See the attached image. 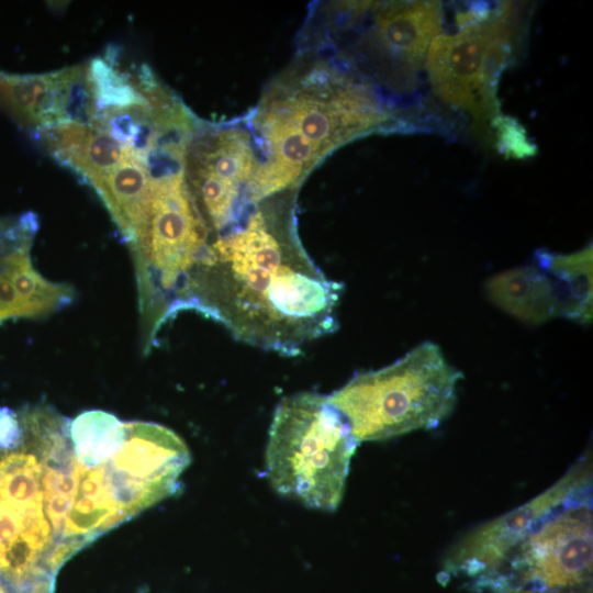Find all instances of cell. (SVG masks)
Segmentation results:
<instances>
[{"label":"cell","mask_w":593,"mask_h":593,"mask_svg":"<svg viewBox=\"0 0 593 593\" xmlns=\"http://www.w3.org/2000/svg\"><path fill=\"white\" fill-rule=\"evenodd\" d=\"M591 494L544 519L511 552L490 593H591Z\"/></svg>","instance_id":"52a82bcc"},{"label":"cell","mask_w":593,"mask_h":593,"mask_svg":"<svg viewBox=\"0 0 593 593\" xmlns=\"http://www.w3.org/2000/svg\"><path fill=\"white\" fill-rule=\"evenodd\" d=\"M535 262L559 278L567 287L581 317V323L592 320V246L560 255L546 250L535 253Z\"/></svg>","instance_id":"2e32d148"},{"label":"cell","mask_w":593,"mask_h":593,"mask_svg":"<svg viewBox=\"0 0 593 593\" xmlns=\"http://www.w3.org/2000/svg\"><path fill=\"white\" fill-rule=\"evenodd\" d=\"M85 65L44 74L0 69V110L31 134L66 122H86Z\"/></svg>","instance_id":"7c38bea8"},{"label":"cell","mask_w":593,"mask_h":593,"mask_svg":"<svg viewBox=\"0 0 593 593\" xmlns=\"http://www.w3.org/2000/svg\"><path fill=\"white\" fill-rule=\"evenodd\" d=\"M254 137L239 125L194 128L184 155V179L211 240L238 228L257 208L251 201L260 164Z\"/></svg>","instance_id":"ba28073f"},{"label":"cell","mask_w":593,"mask_h":593,"mask_svg":"<svg viewBox=\"0 0 593 593\" xmlns=\"http://www.w3.org/2000/svg\"><path fill=\"white\" fill-rule=\"evenodd\" d=\"M358 445L327 395L287 396L269 429L266 466L271 485L307 507L333 512L342 502Z\"/></svg>","instance_id":"277c9868"},{"label":"cell","mask_w":593,"mask_h":593,"mask_svg":"<svg viewBox=\"0 0 593 593\" xmlns=\"http://www.w3.org/2000/svg\"><path fill=\"white\" fill-rule=\"evenodd\" d=\"M210 242L184 169L158 176L128 243L136 267L146 350L160 327L176 315L179 295Z\"/></svg>","instance_id":"5b68a950"},{"label":"cell","mask_w":593,"mask_h":593,"mask_svg":"<svg viewBox=\"0 0 593 593\" xmlns=\"http://www.w3.org/2000/svg\"><path fill=\"white\" fill-rule=\"evenodd\" d=\"M530 593H535V592H530Z\"/></svg>","instance_id":"ac0fdd59"},{"label":"cell","mask_w":593,"mask_h":593,"mask_svg":"<svg viewBox=\"0 0 593 593\" xmlns=\"http://www.w3.org/2000/svg\"><path fill=\"white\" fill-rule=\"evenodd\" d=\"M492 127L496 130V145L502 153L516 158L535 153V147L528 143L525 131L516 121L501 115Z\"/></svg>","instance_id":"e0dca14e"},{"label":"cell","mask_w":593,"mask_h":593,"mask_svg":"<svg viewBox=\"0 0 593 593\" xmlns=\"http://www.w3.org/2000/svg\"><path fill=\"white\" fill-rule=\"evenodd\" d=\"M374 89L322 57H304L272 81L250 118L261 149L251 200L294 190L317 163L343 144L393 127Z\"/></svg>","instance_id":"7a4b0ae2"},{"label":"cell","mask_w":593,"mask_h":593,"mask_svg":"<svg viewBox=\"0 0 593 593\" xmlns=\"http://www.w3.org/2000/svg\"><path fill=\"white\" fill-rule=\"evenodd\" d=\"M489 299L516 320L538 325L563 316L577 321L564 283L533 260L532 265L502 271L486 281Z\"/></svg>","instance_id":"4fadbf2b"},{"label":"cell","mask_w":593,"mask_h":593,"mask_svg":"<svg viewBox=\"0 0 593 593\" xmlns=\"http://www.w3.org/2000/svg\"><path fill=\"white\" fill-rule=\"evenodd\" d=\"M37 216H7L0 231V324L11 318L47 316L69 305L75 289L44 278L33 266L31 248Z\"/></svg>","instance_id":"8fae6325"},{"label":"cell","mask_w":593,"mask_h":593,"mask_svg":"<svg viewBox=\"0 0 593 593\" xmlns=\"http://www.w3.org/2000/svg\"><path fill=\"white\" fill-rule=\"evenodd\" d=\"M154 152L134 149L113 170L90 186L127 244L141 221L156 177L164 175L156 168Z\"/></svg>","instance_id":"5bb4252c"},{"label":"cell","mask_w":593,"mask_h":593,"mask_svg":"<svg viewBox=\"0 0 593 593\" xmlns=\"http://www.w3.org/2000/svg\"><path fill=\"white\" fill-rule=\"evenodd\" d=\"M69 438L77 457L90 466L111 459L127 436V422L115 415L90 410L69 421Z\"/></svg>","instance_id":"9a60e30c"},{"label":"cell","mask_w":593,"mask_h":593,"mask_svg":"<svg viewBox=\"0 0 593 593\" xmlns=\"http://www.w3.org/2000/svg\"><path fill=\"white\" fill-rule=\"evenodd\" d=\"M293 198L288 191L264 200L238 228L212 239L176 314L194 310L237 340L287 357L334 333L344 287L302 246Z\"/></svg>","instance_id":"6da1fadb"},{"label":"cell","mask_w":593,"mask_h":593,"mask_svg":"<svg viewBox=\"0 0 593 593\" xmlns=\"http://www.w3.org/2000/svg\"><path fill=\"white\" fill-rule=\"evenodd\" d=\"M370 24L356 43L362 60L384 85L414 88L432 41L444 23L438 1L370 2Z\"/></svg>","instance_id":"30bf717a"},{"label":"cell","mask_w":593,"mask_h":593,"mask_svg":"<svg viewBox=\"0 0 593 593\" xmlns=\"http://www.w3.org/2000/svg\"><path fill=\"white\" fill-rule=\"evenodd\" d=\"M515 13L508 2L460 12L458 32L437 35L425 57L433 92L479 125L493 126L502 115L496 92L513 51Z\"/></svg>","instance_id":"8992f818"},{"label":"cell","mask_w":593,"mask_h":593,"mask_svg":"<svg viewBox=\"0 0 593 593\" xmlns=\"http://www.w3.org/2000/svg\"><path fill=\"white\" fill-rule=\"evenodd\" d=\"M462 373L424 342L395 362L359 372L327 395L358 444L438 427L454 411Z\"/></svg>","instance_id":"3957f363"},{"label":"cell","mask_w":593,"mask_h":593,"mask_svg":"<svg viewBox=\"0 0 593 593\" xmlns=\"http://www.w3.org/2000/svg\"><path fill=\"white\" fill-rule=\"evenodd\" d=\"M591 486L592 465L586 456L534 499L459 539L444 559L439 578L489 592L516 546L552 513L591 494Z\"/></svg>","instance_id":"9c48e42d"}]
</instances>
